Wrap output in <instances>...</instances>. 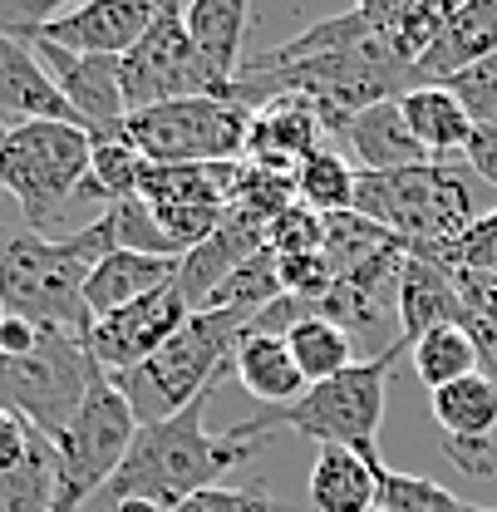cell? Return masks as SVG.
Here are the masks:
<instances>
[{
	"mask_svg": "<svg viewBox=\"0 0 497 512\" xmlns=\"http://www.w3.org/2000/svg\"><path fill=\"white\" fill-rule=\"evenodd\" d=\"M389 247H404V242H399L389 227L370 222L365 212H335V217H325V242H320V252L330 261L335 281L350 276L355 266L374 261L379 252H389Z\"/></svg>",
	"mask_w": 497,
	"mask_h": 512,
	"instance_id": "4dcf8cb0",
	"label": "cell"
},
{
	"mask_svg": "<svg viewBox=\"0 0 497 512\" xmlns=\"http://www.w3.org/2000/svg\"><path fill=\"white\" fill-rule=\"evenodd\" d=\"M370 512H384V508H370Z\"/></svg>",
	"mask_w": 497,
	"mask_h": 512,
	"instance_id": "7dc6e473",
	"label": "cell"
},
{
	"mask_svg": "<svg viewBox=\"0 0 497 512\" xmlns=\"http://www.w3.org/2000/svg\"><path fill=\"white\" fill-rule=\"evenodd\" d=\"M79 512H104V508H99V503H89V508H79Z\"/></svg>",
	"mask_w": 497,
	"mask_h": 512,
	"instance_id": "7bdbcfd3",
	"label": "cell"
},
{
	"mask_svg": "<svg viewBox=\"0 0 497 512\" xmlns=\"http://www.w3.org/2000/svg\"><path fill=\"white\" fill-rule=\"evenodd\" d=\"M463 163L478 173V183L497 188V128H478V133H473V143H468Z\"/></svg>",
	"mask_w": 497,
	"mask_h": 512,
	"instance_id": "ab89813d",
	"label": "cell"
},
{
	"mask_svg": "<svg viewBox=\"0 0 497 512\" xmlns=\"http://www.w3.org/2000/svg\"><path fill=\"white\" fill-rule=\"evenodd\" d=\"M173 512H296L291 503L271 498L266 488H207L197 498H187Z\"/></svg>",
	"mask_w": 497,
	"mask_h": 512,
	"instance_id": "8d00e7d4",
	"label": "cell"
},
{
	"mask_svg": "<svg viewBox=\"0 0 497 512\" xmlns=\"http://www.w3.org/2000/svg\"><path fill=\"white\" fill-rule=\"evenodd\" d=\"M251 109L222 94L173 99L143 114H128L124 143L158 168H187V163H237L247 158Z\"/></svg>",
	"mask_w": 497,
	"mask_h": 512,
	"instance_id": "52a82bcc",
	"label": "cell"
},
{
	"mask_svg": "<svg viewBox=\"0 0 497 512\" xmlns=\"http://www.w3.org/2000/svg\"><path fill=\"white\" fill-rule=\"evenodd\" d=\"M384 512H473V503H463L458 493H448L434 478H419V473H399L384 463L379 473V503Z\"/></svg>",
	"mask_w": 497,
	"mask_h": 512,
	"instance_id": "d6a6232c",
	"label": "cell"
},
{
	"mask_svg": "<svg viewBox=\"0 0 497 512\" xmlns=\"http://www.w3.org/2000/svg\"><path fill=\"white\" fill-rule=\"evenodd\" d=\"M438 325H463V306H458V286L453 276L438 266L434 256L409 252L404 261V281H399V340H419Z\"/></svg>",
	"mask_w": 497,
	"mask_h": 512,
	"instance_id": "44dd1931",
	"label": "cell"
},
{
	"mask_svg": "<svg viewBox=\"0 0 497 512\" xmlns=\"http://www.w3.org/2000/svg\"><path fill=\"white\" fill-rule=\"evenodd\" d=\"M419 256H434L438 266L453 271V276H497V207L483 212L473 227H463L448 247L419 252Z\"/></svg>",
	"mask_w": 497,
	"mask_h": 512,
	"instance_id": "836d02e7",
	"label": "cell"
},
{
	"mask_svg": "<svg viewBox=\"0 0 497 512\" xmlns=\"http://www.w3.org/2000/svg\"><path fill=\"white\" fill-rule=\"evenodd\" d=\"M178 266H183L178 256L109 252L94 271H89V281H84V306H89L94 320L114 316V311H124L133 301H143V296L173 286V281H178Z\"/></svg>",
	"mask_w": 497,
	"mask_h": 512,
	"instance_id": "d6986e66",
	"label": "cell"
},
{
	"mask_svg": "<svg viewBox=\"0 0 497 512\" xmlns=\"http://www.w3.org/2000/svg\"><path fill=\"white\" fill-rule=\"evenodd\" d=\"M488 55H497V0H463L448 10V20L434 35V45L424 50V60L409 69V89L448 84L453 74L473 69Z\"/></svg>",
	"mask_w": 497,
	"mask_h": 512,
	"instance_id": "2e32d148",
	"label": "cell"
},
{
	"mask_svg": "<svg viewBox=\"0 0 497 512\" xmlns=\"http://www.w3.org/2000/svg\"><path fill=\"white\" fill-rule=\"evenodd\" d=\"M232 375L247 389L251 399L271 404V409H286L296 404L311 384L296 370L291 350H286V335L281 330H251L247 340L237 345V360H232Z\"/></svg>",
	"mask_w": 497,
	"mask_h": 512,
	"instance_id": "603a6c76",
	"label": "cell"
},
{
	"mask_svg": "<svg viewBox=\"0 0 497 512\" xmlns=\"http://www.w3.org/2000/svg\"><path fill=\"white\" fill-rule=\"evenodd\" d=\"M40 335H45V330H40L35 320L5 311V320H0V355H5V360H20V355H30V350L40 345Z\"/></svg>",
	"mask_w": 497,
	"mask_h": 512,
	"instance_id": "f35d334b",
	"label": "cell"
},
{
	"mask_svg": "<svg viewBox=\"0 0 497 512\" xmlns=\"http://www.w3.org/2000/svg\"><path fill=\"white\" fill-rule=\"evenodd\" d=\"M5 128H10V124H5V119H0V138H5Z\"/></svg>",
	"mask_w": 497,
	"mask_h": 512,
	"instance_id": "f6af8a7d",
	"label": "cell"
},
{
	"mask_svg": "<svg viewBox=\"0 0 497 512\" xmlns=\"http://www.w3.org/2000/svg\"><path fill=\"white\" fill-rule=\"evenodd\" d=\"M0 119L15 124H35V119H50V124H79L74 109L64 104V94L55 89L50 69L40 64V55L5 35L0 30Z\"/></svg>",
	"mask_w": 497,
	"mask_h": 512,
	"instance_id": "ac0fdd59",
	"label": "cell"
},
{
	"mask_svg": "<svg viewBox=\"0 0 497 512\" xmlns=\"http://www.w3.org/2000/svg\"><path fill=\"white\" fill-rule=\"evenodd\" d=\"M409 350V340H389L384 350H374L370 360H355L350 370L311 384L296 404L286 409H266V419L276 429L306 434L320 448H350L379 458V424H384V389L399 365V355Z\"/></svg>",
	"mask_w": 497,
	"mask_h": 512,
	"instance_id": "5b68a950",
	"label": "cell"
},
{
	"mask_svg": "<svg viewBox=\"0 0 497 512\" xmlns=\"http://www.w3.org/2000/svg\"><path fill=\"white\" fill-rule=\"evenodd\" d=\"M355 188H360V168L350 158H340L335 148H315L296 168V202L311 207L315 217L355 212Z\"/></svg>",
	"mask_w": 497,
	"mask_h": 512,
	"instance_id": "f1b7e54d",
	"label": "cell"
},
{
	"mask_svg": "<svg viewBox=\"0 0 497 512\" xmlns=\"http://www.w3.org/2000/svg\"><path fill=\"white\" fill-rule=\"evenodd\" d=\"M40 64L50 69L55 89L64 94V104L74 109L79 128L104 143V138H124L128 124V104H124V84H119V60H99V55H69L50 40H25Z\"/></svg>",
	"mask_w": 497,
	"mask_h": 512,
	"instance_id": "4fadbf2b",
	"label": "cell"
},
{
	"mask_svg": "<svg viewBox=\"0 0 497 512\" xmlns=\"http://www.w3.org/2000/svg\"><path fill=\"white\" fill-rule=\"evenodd\" d=\"M409 355H414V375H419V384H424L429 394L483 370V350L473 345V335H468L463 325H438L429 335H419V340L409 345Z\"/></svg>",
	"mask_w": 497,
	"mask_h": 512,
	"instance_id": "4316f807",
	"label": "cell"
},
{
	"mask_svg": "<svg viewBox=\"0 0 497 512\" xmlns=\"http://www.w3.org/2000/svg\"><path fill=\"white\" fill-rule=\"evenodd\" d=\"M340 138H345V148H350V158H355L360 173H404V168L434 163V158L424 153V143L404 124L399 99H384V104L365 109Z\"/></svg>",
	"mask_w": 497,
	"mask_h": 512,
	"instance_id": "ffe728a7",
	"label": "cell"
},
{
	"mask_svg": "<svg viewBox=\"0 0 497 512\" xmlns=\"http://www.w3.org/2000/svg\"><path fill=\"white\" fill-rule=\"evenodd\" d=\"M158 0H89V5H69L55 20L15 35V40H50L69 55H99V60H124L128 50L148 35V25L158 20Z\"/></svg>",
	"mask_w": 497,
	"mask_h": 512,
	"instance_id": "7c38bea8",
	"label": "cell"
},
{
	"mask_svg": "<svg viewBox=\"0 0 497 512\" xmlns=\"http://www.w3.org/2000/svg\"><path fill=\"white\" fill-rule=\"evenodd\" d=\"M133 439H138V419H133L128 399L109 375H99L94 389L84 394L79 414L69 419V429L55 439V463H60L55 512L89 508L124 468Z\"/></svg>",
	"mask_w": 497,
	"mask_h": 512,
	"instance_id": "ba28073f",
	"label": "cell"
},
{
	"mask_svg": "<svg viewBox=\"0 0 497 512\" xmlns=\"http://www.w3.org/2000/svg\"><path fill=\"white\" fill-rule=\"evenodd\" d=\"M384 458H365L350 448H320L306 483L311 512H370L379 503Z\"/></svg>",
	"mask_w": 497,
	"mask_h": 512,
	"instance_id": "7402d4cb",
	"label": "cell"
},
{
	"mask_svg": "<svg viewBox=\"0 0 497 512\" xmlns=\"http://www.w3.org/2000/svg\"><path fill=\"white\" fill-rule=\"evenodd\" d=\"M55 493H60L55 444L45 434H35L25 463L0 473V512H55Z\"/></svg>",
	"mask_w": 497,
	"mask_h": 512,
	"instance_id": "f546056e",
	"label": "cell"
},
{
	"mask_svg": "<svg viewBox=\"0 0 497 512\" xmlns=\"http://www.w3.org/2000/svg\"><path fill=\"white\" fill-rule=\"evenodd\" d=\"M94 261L79 252L74 232L40 237V232H15L0 242V301L10 316L35 320L40 330L60 335H89V306H84V281Z\"/></svg>",
	"mask_w": 497,
	"mask_h": 512,
	"instance_id": "8992f818",
	"label": "cell"
},
{
	"mask_svg": "<svg viewBox=\"0 0 497 512\" xmlns=\"http://www.w3.org/2000/svg\"><path fill=\"white\" fill-rule=\"evenodd\" d=\"M488 375H493V380H497V355H493V360H488Z\"/></svg>",
	"mask_w": 497,
	"mask_h": 512,
	"instance_id": "b9f144b4",
	"label": "cell"
},
{
	"mask_svg": "<svg viewBox=\"0 0 497 512\" xmlns=\"http://www.w3.org/2000/svg\"><path fill=\"white\" fill-rule=\"evenodd\" d=\"M291 311H296V316L286 320L281 335H286V350H291L296 370L306 375V384H320V380H330V375H340V370L355 365V340H350L340 325L315 316L311 306H301V301H291Z\"/></svg>",
	"mask_w": 497,
	"mask_h": 512,
	"instance_id": "484cf974",
	"label": "cell"
},
{
	"mask_svg": "<svg viewBox=\"0 0 497 512\" xmlns=\"http://www.w3.org/2000/svg\"><path fill=\"white\" fill-rule=\"evenodd\" d=\"M143 168H148V163L128 148L124 138H104V143H94V163H89L84 197H89V202H99V207L128 202V197H138Z\"/></svg>",
	"mask_w": 497,
	"mask_h": 512,
	"instance_id": "1f68e13d",
	"label": "cell"
},
{
	"mask_svg": "<svg viewBox=\"0 0 497 512\" xmlns=\"http://www.w3.org/2000/svg\"><path fill=\"white\" fill-rule=\"evenodd\" d=\"M320 114L311 109V99L301 94H271L251 109V128H247V163L251 168H266V173H286L296 178V168L311 158L320 143Z\"/></svg>",
	"mask_w": 497,
	"mask_h": 512,
	"instance_id": "9a60e30c",
	"label": "cell"
},
{
	"mask_svg": "<svg viewBox=\"0 0 497 512\" xmlns=\"http://www.w3.org/2000/svg\"><path fill=\"white\" fill-rule=\"evenodd\" d=\"M404 261H409V247H389L374 261L355 266L350 276H340L311 311L325 316L330 325H340L350 340L355 335H379L389 320L399 330V281H404Z\"/></svg>",
	"mask_w": 497,
	"mask_h": 512,
	"instance_id": "5bb4252c",
	"label": "cell"
},
{
	"mask_svg": "<svg viewBox=\"0 0 497 512\" xmlns=\"http://www.w3.org/2000/svg\"><path fill=\"white\" fill-rule=\"evenodd\" d=\"M119 84H124L128 114L173 104V99H197V94H217L207 69L197 60L192 40H187L183 10L163 5L158 20L148 25V35L119 60Z\"/></svg>",
	"mask_w": 497,
	"mask_h": 512,
	"instance_id": "30bf717a",
	"label": "cell"
},
{
	"mask_svg": "<svg viewBox=\"0 0 497 512\" xmlns=\"http://www.w3.org/2000/svg\"><path fill=\"white\" fill-rule=\"evenodd\" d=\"M355 212L389 227L409 252H438L448 247L463 227L483 217L478 207V173L453 158V163H424L404 173H360Z\"/></svg>",
	"mask_w": 497,
	"mask_h": 512,
	"instance_id": "3957f363",
	"label": "cell"
},
{
	"mask_svg": "<svg viewBox=\"0 0 497 512\" xmlns=\"http://www.w3.org/2000/svg\"><path fill=\"white\" fill-rule=\"evenodd\" d=\"M448 89H453V99L463 104V114L478 128H497V55L478 60L463 74H453Z\"/></svg>",
	"mask_w": 497,
	"mask_h": 512,
	"instance_id": "e575fe53",
	"label": "cell"
},
{
	"mask_svg": "<svg viewBox=\"0 0 497 512\" xmlns=\"http://www.w3.org/2000/svg\"><path fill=\"white\" fill-rule=\"evenodd\" d=\"M99 375L104 370L94 365V355H89V345L79 335L45 330L30 355L5 360V409H15L35 434H45L55 444L69 429V419L79 414L84 394L94 389Z\"/></svg>",
	"mask_w": 497,
	"mask_h": 512,
	"instance_id": "9c48e42d",
	"label": "cell"
},
{
	"mask_svg": "<svg viewBox=\"0 0 497 512\" xmlns=\"http://www.w3.org/2000/svg\"><path fill=\"white\" fill-rule=\"evenodd\" d=\"M448 10V0H379V40L404 60V69H414L443 30Z\"/></svg>",
	"mask_w": 497,
	"mask_h": 512,
	"instance_id": "83f0119b",
	"label": "cell"
},
{
	"mask_svg": "<svg viewBox=\"0 0 497 512\" xmlns=\"http://www.w3.org/2000/svg\"><path fill=\"white\" fill-rule=\"evenodd\" d=\"M30 444H35V429H30L15 409H0V473L20 468L25 453H30Z\"/></svg>",
	"mask_w": 497,
	"mask_h": 512,
	"instance_id": "74e56055",
	"label": "cell"
},
{
	"mask_svg": "<svg viewBox=\"0 0 497 512\" xmlns=\"http://www.w3.org/2000/svg\"><path fill=\"white\" fill-rule=\"evenodd\" d=\"M271 311H192L187 325L138 370L114 375L119 394L128 399L138 429L143 424H163L173 414H183L187 404L207 399L217 384L232 375L237 345L251 330H261V320Z\"/></svg>",
	"mask_w": 497,
	"mask_h": 512,
	"instance_id": "7a4b0ae2",
	"label": "cell"
},
{
	"mask_svg": "<svg viewBox=\"0 0 497 512\" xmlns=\"http://www.w3.org/2000/svg\"><path fill=\"white\" fill-rule=\"evenodd\" d=\"M94 163V138L79 124H15L0 138V188L20 207L25 227L40 237H60L69 202H84Z\"/></svg>",
	"mask_w": 497,
	"mask_h": 512,
	"instance_id": "277c9868",
	"label": "cell"
},
{
	"mask_svg": "<svg viewBox=\"0 0 497 512\" xmlns=\"http://www.w3.org/2000/svg\"><path fill=\"white\" fill-rule=\"evenodd\" d=\"M325 242V217H315L311 207L291 202L271 227H266V247L276 256H306V252H320Z\"/></svg>",
	"mask_w": 497,
	"mask_h": 512,
	"instance_id": "d590c367",
	"label": "cell"
},
{
	"mask_svg": "<svg viewBox=\"0 0 497 512\" xmlns=\"http://www.w3.org/2000/svg\"><path fill=\"white\" fill-rule=\"evenodd\" d=\"M443 444H497V380L488 370L429 394Z\"/></svg>",
	"mask_w": 497,
	"mask_h": 512,
	"instance_id": "d4e9b609",
	"label": "cell"
},
{
	"mask_svg": "<svg viewBox=\"0 0 497 512\" xmlns=\"http://www.w3.org/2000/svg\"><path fill=\"white\" fill-rule=\"evenodd\" d=\"M0 320H5V301H0Z\"/></svg>",
	"mask_w": 497,
	"mask_h": 512,
	"instance_id": "bcb514c9",
	"label": "cell"
},
{
	"mask_svg": "<svg viewBox=\"0 0 497 512\" xmlns=\"http://www.w3.org/2000/svg\"><path fill=\"white\" fill-rule=\"evenodd\" d=\"M207 399L187 404L183 414H173L163 424H143L133 448H128L124 468L114 473V483L99 498L104 503H148L158 512H173L207 488H222V478L232 468L251 463L276 424L266 414H256L251 424H232L227 434H207V424H202Z\"/></svg>",
	"mask_w": 497,
	"mask_h": 512,
	"instance_id": "6da1fadb",
	"label": "cell"
},
{
	"mask_svg": "<svg viewBox=\"0 0 497 512\" xmlns=\"http://www.w3.org/2000/svg\"><path fill=\"white\" fill-rule=\"evenodd\" d=\"M473 512H497V508H478V503H473Z\"/></svg>",
	"mask_w": 497,
	"mask_h": 512,
	"instance_id": "ee69618b",
	"label": "cell"
},
{
	"mask_svg": "<svg viewBox=\"0 0 497 512\" xmlns=\"http://www.w3.org/2000/svg\"><path fill=\"white\" fill-rule=\"evenodd\" d=\"M399 109H404L409 133L424 143V153H429V158H443V163L463 158V153H468V143H473V133H478V124L463 114V104L453 99V89H448V84L404 89V94H399Z\"/></svg>",
	"mask_w": 497,
	"mask_h": 512,
	"instance_id": "cb8c5ba5",
	"label": "cell"
},
{
	"mask_svg": "<svg viewBox=\"0 0 497 512\" xmlns=\"http://www.w3.org/2000/svg\"><path fill=\"white\" fill-rule=\"evenodd\" d=\"M187 316H192V306L183 301V291H178V281H173V286H163V291L133 301V306L114 311V316L94 320L89 335H84V345H89L94 365L114 380V375L138 370L143 360H153L187 325Z\"/></svg>",
	"mask_w": 497,
	"mask_h": 512,
	"instance_id": "8fae6325",
	"label": "cell"
},
{
	"mask_svg": "<svg viewBox=\"0 0 497 512\" xmlns=\"http://www.w3.org/2000/svg\"><path fill=\"white\" fill-rule=\"evenodd\" d=\"M183 25L197 60L207 69V79H212V89L222 99H232V84L242 79V45H247L251 5L247 0H192V5H183Z\"/></svg>",
	"mask_w": 497,
	"mask_h": 512,
	"instance_id": "e0dca14e",
	"label": "cell"
},
{
	"mask_svg": "<svg viewBox=\"0 0 497 512\" xmlns=\"http://www.w3.org/2000/svg\"><path fill=\"white\" fill-rule=\"evenodd\" d=\"M0 409H5V360H0Z\"/></svg>",
	"mask_w": 497,
	"mask_h": 512,
	"instance_id": "60d3db41",
	"label": "cell"
}]
</instances>
